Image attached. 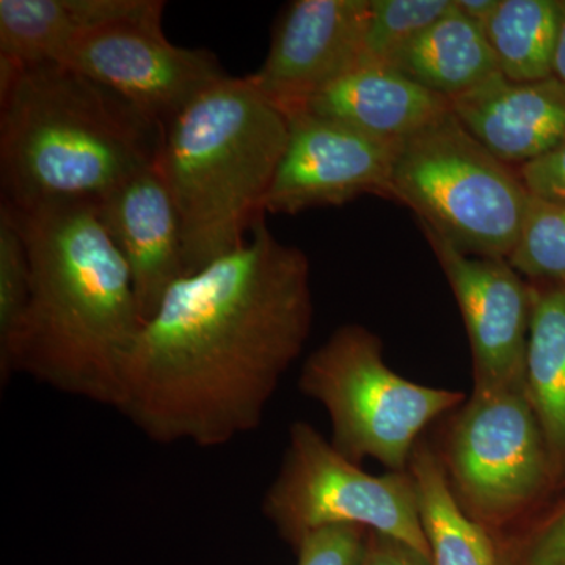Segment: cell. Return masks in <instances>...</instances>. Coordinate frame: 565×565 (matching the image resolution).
<instances>
[{
	"label": "cell",
	"mask_w": 565,
	"mask_h": 565,
	"mask_svg": "<svg viewBox=\"0 0 565 565\" xmlns=\"http://www.w3.org/2000/svg\"><path fill=\"white\" fill-rule=\"evenodd\" d=\"M313 311L310 259L259 218L243 248L163 296L134 344L117 412L161 445L218 448L253 433Z\"/></svg>",
	"instance_id": "cell-1"
},
{
	"label": "cell",
	"mask_w": 565,
	"mask_h": 565,
	"mask_svg": "<svg viewBox=\"0 0 565 565\" xmlns=\"http://www.w3.org/2000/svg\"><path fill=\"white\" fill-rule=\"evenodd\" d=\"M13 211L28 244L31 297L9 359L0 364L2 384L25 374L117 411L145 323L125 259L95 203Z\"/></svg>",
	"instance_id": "cell-2"
},
{
	"label": "cell",
	"mask_w": 565,
	"mask_h": 565,
	"mask_svg": "<svg viewBox=\"0 0 565 565\" xmlns=\"http://www.w3.org/2000/svg\"><path fill=\"white\" fill-rule=\"evenodd\" d=\"M161 122L62 65L0 58V181L17 211L96 203L161 156Z\"/></svg>",
	"instance_id": "cell-3"
},
{
	"label": "cell",
	"mask_w": 565,
	"mask_h": 565,
	"mask_svg": "<svg viewBox=\"0 0 565 565\" xmlns=\"http://www.w3.org/2000/svg\"><path fill=\"white\" fill-rule=\"evenodd\" d=\"M285 111L247 77H225L163 132L159 169L180 214L185 273L247 244L288 141Z\"/></svg>",
	"instance_id": "cell-4"
},
{
	"label": "cell",
	"mask_w": 565,
	"mask_h": 565,
	"mask_svg": "<svg viewBox=\"0 0 565 565\" xmlns=\"http://www.w3.org/2000/svg\"><path fill=\"white\" fill-rule=\"evenodd\" d=\"M460 252L508 259L531 192L451 110L397 145L392 196Z\"/></svg>",
	"instance_id": "cell-5"
},
{
	"label": "cell",
	"mask_w": 565,
	"mask_h": 565,
	"mask_svg": "<svg viewBox=\"0 0 565 565\" xmlns=\"http://www.w3.org/2000/svg\"><path fill=\"white\" fill-rule=\"evenodd\" d=\"M299 388L326 408L330 444L360 465L373 457L390 471H407L423 430L456 411L465 394L415 384L390 370L377 334L348 323L303 363Z\"/></svg>",
	"instance_id": "cell-6"
},
{
	"label": "cell",
	"mask_w": 565,
	"mask_h": 565,
	"mask_svg": "<svg viewBox=\"0 0 565 565\" xmlns=\"http://www.w3.org/2000/svg\"><path fill=\"white\" fill-rule=\"evenodd\" d=\"M435 446L465 514L494 535L522 522L556 484L525 386L473 385Z\"/></svg>",
	"instance_id": "cell-7"
},
{
	"label": "cell",
	"mask_w": 565,
	"mask_h": 565,
	"mask_svg": "<svg viewBox=\"0 0 565 565\" xmlns=\"http://www.w3.org/2000/svg\"><path fill=\"white\" fill-rule=\"evenodd\" d=\"M263 514L294 548L323 527L352 525L390 535L430 559L408 470L366 473L310 423L289 427L280 470L264 494Z\"/></svg>",
	"instance_id": "cell-8"
},
{
	"label": "cell",
	"mask_w": 565,
	"mask_h": 565,
	"mask_svg": "<svg viewBox=\"0 0 565 565\" xmlns=\"http://www.w3.org/2000/svg\"><path fill=\"white\" fill-rule=\"evenodd\" d=\"M163 7L152 0L140 13L93 29L74 41L58 63L118 93L166 128L228 74L212 52L167 40Z\"/></svg>",
	"instance_id": "cell-9"
},
{
	"label": "cell",
	"mask_w": 565,
	"mask_h": 565,
	"mask_svg": "<svg viewBox=\"0 0 565 565\" xmlns=\"http://www.w3.org/2000/svg\"><path fill=\"white\" fill-rule=\"evenodd\" d=\"M288 141L264 212L294 215L363 195L392 196L399 141L374 139L308 111L288 115Z\"/></svg>",
	"instance_id": "cell-10"
},
{
	"label": "cell",
	"mask_w": 565,
	"mask_h": 565,
	"mask_svg": "<svg viewBox=\"0 0 565 565\" xmlns=\"http://www.w3.org/2000/svg\"><path fill=\"white\" fill-rule=\"evenodd\" d=\"M419 226L462 313L473 385L525 386L533 285L508 259L467 255L429 226Z\"/></svg>",
	"instance_id": "cell-11"
},
{
	"label": "cell",
	"mask_w": 565,
	"mask_h": 565,
	"mask_svg": "<svg viewBox=\"0 0 565 565\" xmlns=\"http://www.w3.org/2000/svg\"><path fill=\"white\" fill-rule=\"evenodd\" d=\"M371 0H296L275 24L269 52L247 81L285 111L302 110L323 88L359 68Z\"/></svg>",
	"instance_id": "cell-12"
},
{
	"label": "cell",
	"mask_w": 565,
	"mask_h": 565,
	"mask_svg": "<svg viewBox=\"0 0 565 565\" xmlns=\"http://www.w3.org/2000/svg\"><path fill=\"white\" fill-rule=\"evenodd\" d=\"M95 210L128 266L147 322L167 291L188 275L180 214L158 163L104 195Z\"/></svg>",
	"instance_id": "cell-13"
},
{
	"label": "cell",
	"mask_w": 565,
	"mask_h": 565,
	"mask_svg": "<svg viewBox=\"0 0 565 565\" xmlns=\"http://www.w3.org/2000/svg\"><path fill=\"white\" fill-rule=\"evenodd\" d=\"M451 111L487 150L516 170L565 145V85L555 76L512 82L498 71L451 99Z\"/></svg>",
	"instance_id": "cell-14"
},
{
	"label": "cell",
	"mask_w": 565,
	"mask_h": 565,
	"mask_svg": "<svg viewBox=\"0 0 565 565\" xmlns=\"http://www.w3.org/2000/svg\"><path fill=\"white\" fill-rule=\"evenodd\" d=\"M449 110L448 98L427 90L399 71L367 65L323 88L299 111L341 122L374 139L401 141Z\"/></svg>",
	"instance_id": "cell-15"
},
{
	"label": "cell",
	"mask_w": 565,
	"mask_h": 565,
	"mask_svg": "<svg viewBox=\"0 0 565 565\" xmlns=\"http://www.w3.org/2000/svg\"><path fill=\"white\" fill-rule=\"evenodd\" d=\"M152 0H0V58L58 63L82 35L140 13Z\"/></svg>",
	"instance_id": "cell-16"
},
{
	"label": "cell",
	"mask_w": 565,
	"mask_h": 565,
	"mask_svg": "<svg viewBox=\"0 0 565 565\" xmlns=\"http://www.w3.org/2000/svg\"><path fill=\"white\" fill-rule=\"evenodd\" d=\"M388 66L449 102L498 73L484 31L456 7L404 47Z\"/></svg>",
	"instance_id": "cell-17"
},
{
	"label": "cell",
	"mask_w": 565,
	"mask_h": 565,
	"mask_svg": "<svg viewBox=\"0 0 565 565\" xmlns=\"http://www.w3.org/2000/svg\"><path fill=\"white\" fill-rule=\"evenodd\" d=\"M525 390L559 482L565 476V286L533 285Z\"/></svg>",
	"instance_id": "cell-18"
},
{
	"label": "cell",
	"mask_w": 565,
	"mask_h": 565,
	"mask_svg": "<svg viewBox=\"0 0 565 565\" xmlns=\"http://www.w3.org/2000/svg\"><path fill=\"white\" fill-rule=\"evenodd\" d=\"M433 565H500L493 535L465 514L446 479L437 448L419 438L407 467Z\"/></svg>",
	"instance_id": "cell-19"
},
{
	"label": "cell",
	"mask_w": 565,
	"mask_h": 565,
	"mask_svg": "<svg viewBox=\"0 0 565 565\" xmlns=\"http://www.w3.org/2000/svg\"><path fill=\"white\" fill-rule=\"evenodd\" d=\"M563 2L501 0L482 29L498 71L512 82H535L553 76Z\"/></svg>",
	"instance_id": "cell-20"
},
{
	"label": "cell",
	"mask_w": 565,
	"mask_h": 565,
	"mask_svg": "<svg viewBox=\"0 0 565 565\" xmlns=\"http://www.w3.org/2000/svg\"><path fill=\"white\" fill-rule=\"evenodd\" d=\"M509 264L539 286H565V203L531 193L525 222Z\"/></svg>",
	"instance_id": "cell-21"
},
{
	"label": "cell",
	"mask_w": 565,
	"mask_h": 565,
	"mask_svg": "<svg viewBox=\"0 0 565 565\" xmlns=\"http://www.w3.org/2000/svg\"><path fill=\"white\" fill-rule=\"evenodd\" d=\"M455 9V0H371L360 66H388L424 31Z\"/></svg>",
	"instance_id": "cell-22"
},
{
	"label": "cell",
	"mask_w": 565,
	"mask_h": 565,
	"mask_svg": "<svg viewBox=\"0 0 565 565\" xmlns=\"http://www.w3.org/2000/svg\"><path fill=\"white\" fill-rule=\"evenodd\" d=\"M31 297V262L17 212L0 206V364L9 359Z\"/></svg>",
	"instance_id": "cell-23"
},
{
	"label": "cell",
	"mask_w": 565,
	"mask_h": 565,
	"mask_svg": "<svg viewBox=\"0 0 565 565\" xmlns=\"http://www.w3.org/2000/svg\"><path fill=\"white\" fill-rule=\"evenodd\" d=\"M493 539L500 565H565V492Z\"/></svg>",
	"instance_id": "cell-24"
},
{
	"label": "cell",
	"mask_w": 565,
	"mask_h": 565,
	"mask_svg": "<svg viewBox=\"0 0 565 565\" xmlns=\"http://www.w3.org/2000/svg\"><path fill=\"white\" fill-rule=\"evenodd\" d=\"M370 530L340 525L307 535L296 546L297 565H359Z\"/></svg>",
	"instance_id": "cell-25"
},
{
	"label": "cell",
	"mask_w": 565,
	"mask_h": 565,
	"mask_svg": "<svg viewBox=\"0 0 565 565\" xmlns=\"http://www.w3.org/2000/svg\"><path fill=\"white\" fill-rule=\"evenodd\" d=\"M519 173L533 195L565 203V145L522 167Z\"/></svg>",
	"instance_id": "cell-26"
},
{
	"label": "cell",
	"mask_w": 565,
	"mask_h": 565,
	"mask_svg": "<svg viewBox=\"0 0 565 565\" xmlns=\"http://www.w3.org/2000/svg\"><path fill=\"white\" fill-rule=\"evenodd\" d=\"M359 565H433V563L403 542L390 535L370 531Z\"/></svg>",
	"instance_id": "cell-27"
},
{
	"label": "cell",
	"mask_w": 565,
	"mask_h": 565,
	"mask_svg": "<svg viewBox=\"0 0 565 565\" xmlns=\"http://www.w3.org/2000/svg\"><path fill=\"white\" fill-rule=\"evenodd\" d=\"M501 0H455V7L468 20L484 29L487 22L497 13Z\"/></svg>",
	"instance_id": "cell-28"
},
{
	"label": "cell",
	"mask_w": 565,
	"mask_h": 565,
	"mask_svg": "<svg viewBox=\"0 0 565 565\" xmlns=\"http://www.w3.org/2000/svg\"><path fill=\"white\" fill-rule=\"evenodd\" d=\"M553 76L565 85V2H563V17H561L559 35H557L555 62H553Z\"/></svg>",
	"instance_id": "cell-29"
}]
</instances>
